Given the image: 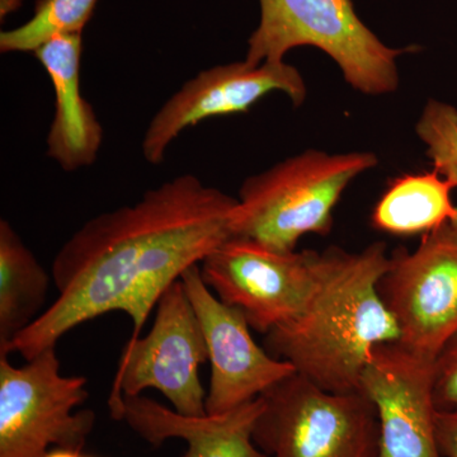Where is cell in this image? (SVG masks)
Masks as SVG:
<instances>
[{"label":"cell","instance_id":"6da1fadb","mask_svg":"<svg viewBox=\"0 0 457 457\" xmlns=\"http://www.w3.org/2000/svg\"><path fill=\"white\" fill-rule=\"evenodd\" d=\"M237 198L182 174L130 206L102 212L66 240L53 262L55 302L9 345L32 360L71 330L112 312L139 338L162 295L231 233Z\"/></svg>","mask_w":457,"mask_h":457},{"label":"cell","instance_id":"7a4b0ae2","mask_svg":"<svg viewBox=\"0 0 457 457\" xmlns=\"http://www.w3.org/2000/svg\"><path fill=\"white\" fill-rule=\"evenodd\" d=\"M389 266L383 242L360 252H319L302 311L270 330L264 348L320 389L359 393L375 348L399 341L398 323L378 291Z\"/></svg>","mask_w":457,"mask_h":457},{"label":"cell","instance_id":"3957f363","mask_svg":"<svg viewBox=\"0 0 457 457\" xmlns=\"http://www.w3.org/2000/svg\"><path fill=\"white\" fill-rule=\"evenodd\" d=\"M378 163L370 152L306 150L249 177L231 213L233 237L293 252L308 234L328 236L348 186Z\"/></svg>","mask_w":457,"mask_h":457},{"label":"cell","instance_id":"277c9868","mask_svg":"<svg viewBox=\"0 0 457 457\" xmlns=\"http://www.w3.org/2000/svg\"><path fill=\"white\" fill-rule=\"evenodd\" d=\"M260 23L245 62H285L288 51L312 46L338 65L357 92L384 96L399 87L398 59L414 46L390 47L362 22L352 0H258Z\"/></svg>","mask_w":457,"mask_h":457},{"label":"cell","instance_id":"5b68a950","mask_svg":"<svg viewBox=\"0 0 457 457\" xmlns=\"http://www.w3.org/2000/svg\"><path fill=\"white\" fill-rule=\"evenodd\" d=\"M261 396L253 441L267 457L378 455V416L362 393L327 392L296 372Z\"/></svg>","mask_w":457,"mask_h":457},{"label":"cell","instance_id":"8992f818","mask_svg":"<svg viewBox=\"0 0 457 457\" xmlns=\"http://www.w3.org/2000/svg\"><path fill=\"white\" fill-rule=\"evenodd\" d=\"M86 376L62 374L56 347L23 365L0 354V457H45L80 451L96 426L95 411L75 409L89 398Z\"/></svg>","mask_w":457,"mask_h":457},{"label":"cell","instance_id":"52a82bcc","mask_svg":"<svg viewBox=\"0 0 457 457\" xmlns=\"http://www.w3.org/2000/svg\"><path fill=\"white\" fill-rule=\"evenodd\" d=\"M154 323L145 337L129 339L123 348L112 390L110 414L122 396L154 389L183 416H206L201 366L209 360L200 321L182 279L174 282L156 303Z\"/></svg>","mask_w":457,"mask_h":457},{"label":"cell","instance_id":"ba28073f","mask_svg":"<svg viewBox=\"0 0 457 457\" xmlns=\"http://www.w3.org/2000/svg\"><path fill=\"white\" fill-rule=\"evenodd\" d=\"M378 291L398 323L399 345L435 361L457 333V228L449 222L413 252H394Z\"/></svg>","mask_w":457,"mask_h":457},{"label":"cell","instance_id":"9c48e42d","mask_svg":"<svg viewBox=\"0 0 457 457\" xmlns=\"http://www.w3.org/2000/svg\"><path fill=\"white\" fill-rule=\"evenodd\" d=\"M319 252H279L231 237L201 262L204 284L261 335L291 320L311 291Z\"/></svg>","mask_w":457,"mask_h":457},{"label":"cell","instance_id":"30bf717a","mask_svg":"<svg viewBox=\"0 0 457 457\" xmlns=\"http://www.w3.org/2000/svg\"><path fill=\"white\" fill-rule=\"evenodd\" d=\"M281 92L302 106L305 80L299 69L286 62H230L200 71L183 84L153 117L144 135L143 155L149 164H162L168 147L186 129L212 117L248 112L264 96Z\"/></svg>","mask_w":457,"mask_h":457},{"label":"cell","instance_id":"8fae6325","mask_svg":"<svg viewBox=\"0 0 457 457\" xmlns=\"http://www.w3.org/2000/svg\"><path fill=\"white\" fill-rule=\"evenodd\" d=\"M200 321L212 366L206 413L222 414L260 398L296 370L276 359L251 335L242 312L221 302L204 284L200 264L182 276Z\"/></svg>","mask_w":457,"mask_h":457},{"label":"cell","instance_id":"7c38bea8","mask_svg":"<svg viewBox=\"0 0 457 457\" xmlns=\"http://www.w3.org/2000/svg\"><path fill=\"white\" fill-rule=\"evenodd\" d=\"M433 362L398 342L378 345L361 376L360 392L375 407L376 457H442L436 435Z\"/></svg>","mask_w":457,"mask_h":457},{"label":"cell","instance_id":"4fadbf2b","mask_svg":"<svg viewBox=\"0 0 457 457\" xmlns=\"http://www.w3.org/2000/svg\"><path fill=\"white\" fill-rule=\"evenodd\" d=\"M262 409L260 396L227 413L191 417L137 395L122 396L111 417L125 422L154 447L171 438L185 441L187 451L183 457H267L253 441L255 420Z\"/></svg>","mask_w":457,"mask_h":457},{"label":"cell","instance_id":"5bb4252c","mask_svg":"<svg viewBox=\"0 0 457 457\" xmlns=\"http://www.w3.org/2000/svg\"><path fill=\"white\" fill-rule=\"evenodd\" d=\"M82 49V33H69L50 38L33 53L55 93L46 154L65 171L95 163L104 140V129L80 89Z\"/></svg>","mask_w":457,"mask_h":457},{"label":"cell","instance_id":"9a60e30c","mask_svg":"<svg viewBox=\"0 0 457 457\" xmlns=\"http://www.w3.org/2000/svg\"><path fill=\"white\" fill-rule=\"evenodd\" d=\"M51 279L11 222L0 220V354L42 314Z\"/></svg>","mask_w":457,"mask_h":457},{"label":"cell","instance_id":"2e32d148","mask_svg":"<svg viewBox=\"0 0 457 457\" xmlns=\"http://www.w3.org/2000/svg\"><path fill=\"white\" fill-rule=\"evenodd\" d=\"M453 185L435 170L403 174L390 182L371 215L376 230L395 237L426 236L449 224L457 207Z\"/></svg>","mask_w":457,"mask_h":457},{"label":"cell","instance_id":"e0dca14e","mask_svg":"<svg viewBox=\"0 0 457 457\" xmlns=\"http://www.w3.org/2000/svg\"><path fill=\"white\" fill-rule=\"evenodd\" d=\"M98 0H37L32 17L16 29L0 33V51L35 53L57 35L83 33Z\"/></svg>","mask_w":457,"mask_h":457},{"label":"cell","instance_id":"ac0fdd59","mask_svg":"<svg viewBox=\"0 0 457 457\" xmlns=\"http://www.w3.org/2000/svg\"><path fill=\"white\" fill-rule=\"evenodd\" d=\"M416 132L426 145L433 170L457 188V108L429 99L418 119Z\"/></svg>","mask_w":457,"mask_h":457},{"label":"cell","instance_id":"d6986e66","mask_svg":"<svg viewBox=\"0 0 457 457\" xmlns=\"http://www.w3.org/2000/svg\"><path fill=\"white\" fill-rule=\"evenodd\" d=\"M433 398L438 411L457 408V333L433 362Z\"/></svg>","mask_w":457,"mask_h":457},{"label":"cell","instance_id":"ffe728a7","mask_svg":"<svg viewBox=\"0 0 457 457\" xmlns=\"http://www.w3.org/2000/svg\"><path fill=\"white\" fill-rule=\"evenodd\" d=\"M436 435L442 457H457V408L437 411Z\"/></svg>","mask_w":457,"mask_h":457},{"label":"cell","instance_id":"44dd1931","mask_svg":"<svg viewBox=\"0 0 457 457\" xmlns=\"http://www.w3.org/2000/svg\"><path fill=\"white\" fill-rule=\"evenodd\" d=\"M22 0H2V18L8 16L11 12L20 7Z\"/></svg>","mask_w":457,"mask_h":457},{"label":"cell","instance_id":"7402d4cb","mask_svg":"<svg viewBox=\"0 0 457 457\" xmlns=\"http://www.w3.org/2000/svg\"><path fill=\"white\" fill-rule=\"evenodd\" d=\"M45 457H82L80 451L55 449L51 450Z\"/></svg>","mask_w":457,"mask_h":457},{"label":"cell","instance_id":"603a6c76","mask_svg":"<svg viewBox=\"0 0 457 457\" xmlns=\"http://www.w3.org/2000/svg\"><path fill=\"white\" fill-rule=\"evenodd\" d=\"M451 224H453V227H455L457 228V212H456V215L453 216V220H451Z\"/></svg>","mask_w":457,"mask_h":457},{"label":"cell","instance_id":"cb8c5ba5","mask_svg":"<svg viewBox=\"0 0 457 457\" xmlns=\"http://www.w3.org/2000/svg\"><path fill=\"white\" fill-rule=\"evenodd\" d=\"M82 457H89V456H83V455H82Z\"/></svg>","mask_w":457,"mask_h":457}]
</instances>
